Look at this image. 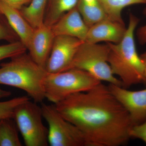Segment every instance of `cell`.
Returning <instances> with one entry per match:
<instances>
[{
    "label": "cell",
    "instance_id": "cell-1",
    "mask_svg": "<svg viewBox=\"0 0 146 146\" xmlns=\"http://www.w3.org/2000/svg\"><path fill=\"white\" fill-rule=\"evenodd\" d=\"M60 115L83 134L85 146H119L130 138V116L100 82L86 92L70 95L55 104Z\"/></svg>",
    "mask_w": 146,
    "mask_h": 146
},
{
    "label": "cell",
    "instance_id": "cell-2",
    "mask_svg": "<svg viewBox=\"0 0 146 146\" xmlns=\"http://www.w3.org/2000/svg\"><path fill=\"white\" fill-rule=\"evenodd\" d=\"M140 19L129 14V23L122 40L117 44L107 42L109 48L108 63L113 74L119 76L123 88L133 84H146V66L136 50L134 31Z\"/></svg>",
    "mask_w": 146,
    "mask_h": 146
},
{
    "label": "cell",
    "instance_id": "cell-3",
    "mask_svg": "<svg viewBox=\"0 0 146 146\" xmlns=\"http://www.w3.org/2000/svg\"><path fill=\"white\" fill-rule=\"evenodd\" d=\"M0 65V84L16 87L26 92L36 103L46 99L44 82L47 72L25 53Z\"/></svg>",
    "mask_w": 146,
    "mask_h": 146
},
{
    "label": "cell",
    "instance_id": "cell-4",
    "mask_svg": "<svg viewBox=\"0 0 146 146\" xmlns=\"http://www.w3.org/2000/svg\"><path fill=\"white\" fill-rule=\"evenodd\" d=\"M100 82L88 72L77 68L47 73L44 82L45 97L55 104L72 94L89 91Z\"/></svg>",
    "mask_w": 146,
    "mask_h": 146
},
{
    "label": "cell",
    "instance_id": "cell-5",
    "mask_svg": "<svg viewBox=\"0 0 146 146\" xmlns=\"http://www.w3.org/2000/svg\"><path fill=\"white\" fill-rule=\"evenodd\" d=\"M109 51L107 43L103 45L84 42L76 53L71 69L86 71L100 81L122 86L121 81L114 76L108 63Z\"/></svg>",
    "mask_w": 146,
    "mask_h": 146
},
{
    "label": "cell",
    "instance_id": "cell-6",
    "mask_svg": "<svg viewBox=\"0 0 146 146\" xmlns=\"http://www.w3.org/2000/svg\"><path fill=\"white\" fill-rule=\"evenodd\" d=\"M42 118L41 106L30 100L15 109L13 119L26 146L48 145V130L44 125Z\"/></svg>",
    "mask_w": 146,
    "mask_h": 146
},
{
    "label": "cell",
    "instance_id": "cell-7",
    "mask_svg": "<svg viewBox=\"0 0 146 146\" xmlns=\"http://www.w3.org/2000/svg\"><path fill=\"white\" fill-rule=\"evenodd\" d=\"M42 116L48 125V141L51 146H85L83 134L65 119L54 104L41 103Z\"/></svg>",
    "mask_w": 146,
    "mask_h": 146
},
{
    "label": "cell",
    "instance_id": "cell-8",
    "mask_svg": "<svg viewBox=\"0 0 146 146\" xmlns=\"http://www.w3.org/2000/svg\"><path fill=\"white\" fill-rule=\"evenodd\" d=\"M83 42L72 36H55L50 54L46 65L47 72H61L70 69L76 53Z\"/></svg>",
    "mask_w": 146,
    "mask_h": 146
},
{
    "label": "cell",
    "instance_id": "cell-9",
    "mask_svg": "<svg viewBox=\"0 0 146 146\" xmlns=\"http://www.w3.org/2000/svg\"><path fill=\"white\" fill-rule=\"evenodd\" d=\"M113 96L129 114L133 126L146 120V89L131 91L121 86L110 84L108 86Z\"/></svg>",
    "mask_w": 146,
    "mask_h": 146
},
{
    "label": "cell",
    "instance_id": "cell-10",
    "mask_svg": "<svg viewBox=\"0 0 146 146\" xmlns=\"http://www.w3.org/2000/svg\"><path fill=\"white\" fill-rule=\"evenodd\" d=\"M55 36L51 27L44 24L34 29L27 48L32 59L45 69Z\"/></svg>",
    "mask_w": 146,
    "mask_h": 146
},
{
    "label": "cell",
    "instance_id": "cell-11",
    "mask_svg": "<svg viewBox=\"0 0 146 146\" xmlns=\"http://www.w3.org/2000/svg\"><path fill=\"white\" fill-rule=\"evenodd\" d=\"M126 30L124 23L106 17L89 28L84 42L94 44L101 42L117 44L122 40Z\"/></svg>",
    "mask_w": 146,
    "mask_h": 146
},
{
    "label": "cell",
    "instance_id": "cell-12",
    "mask_svg": "<svg viewBox=\"0 0 146 146\" xmlns=\"http://www.w3.org/2000/svg\"><path fill=\"white\" fill-rule=\"evenodd\" d=\"M51 27L55 36H72L83 42L89 29L77 6L65 13Z\"/></svg>",
    "mask_w": 146,
    "mask_h": 146
},
{
    "label": "cell",
    "instance_id": "cell-13",
    "mask_svg": "<svg viewBox=\"0 0 146 146\" xmlns=\"http://www.w3.org/2000/svg\"><path fill=\"white\" fill-rule=\"evenodd\" d=\"M0 13L5 17L19 39L27 49L34 29L29 23L19 9L0 1Z\"/></svg>",
    "mask_w": 146,
    "mask_h": 146
},
{
    "label": "cell",
    "instance_id": "cell-14",
    "mask_svg": "<svg viewBox=\"0 0 146 146\" xmlns=\"http://www.w3.org/2000/svg\"><path fill=\"white\" fill-rule=\"evenodd\" d=\"M78 1L79 0H48L44 24L52 27L65 13L76 7Z\"/></svg>",
    "mask_w": 146,
    "mask_h": 146
},
{
    "label": "cell",
    "instance_id": "cell-15",
    "mask_svg": "<svg viewBox=\"0 0 146 146\" xmlns=\"http://www.w3.org/2000/svg\"><path fill=\"white\" fill-rule=\"evenodd\" d=\"M77 7L89 28L107 17L98 0H79Z\"/></svg>",
    "mask_w": 146,
    "mask_h": 146
},
{
    "label": "cell",
    "instance_id": "cell-16",
    "mask_svg": "<svg viewBox=\"0 0 146 146\" xmlns=\"http://www.w3.org/2000/svg\"><path fill=\"white\" fill-rule=\"evenodd\" d=\"M108 18L121 23L123 9L129 6L146 4V0H98Z\"/></svg>",
    "mask_w": 146,
    "mask_h": 146
},
{
    "label": "cell",
    "instance_id": "cell-17",
    "mask_svg": "<svg viewBox=\"0 0 146 146\" xmlns=\"http://www.w3.org/2000/svg\"><path fill=\"white\" fill-rule=\"evenodd\" d=\"M48 1L31 0L28 6H24L20 10L25 19L34 29L44 24Z\"/></svg>",
    "mask_w": 146,
    "mask_h": 146
},
{
    "label": "cell",
    "instance_id": "cell-18",
    "mask_svg": "<svg viewBox=\"0 0 146 146\" xmlns=\"http://www.w3.org/2000/svg\"><path fill=\"white\" fill-rule=\"evenodd\" d=\"M12 118L0 120V146H22L18 129Z\"/></svg>",
    "mask_w": 146,
    "mask_h": 146
},
{
    "label": "cell",
    "instance_id": "cell-19",
    "mask_svg": "<svg viewBox=\"0 0 146 146\" xmlns=\"http://www.w3.org/2000/svg\"><path fill=\"white\" fill-rule=\"evenodd\" d=\"M27 96L17 97L12 99L0 102V120L6 118L13 119L14 111L21 104L29 100Z\"/></svg>",
    "mask_w": 146,
    "mask_h": 146
},
{
    "label": "cell",
    "instance_id": "cell-20",
    "mask_svg": "<svg viewBox=\"0 0 146 146\" xmlns=\"http://www.w3.org/2000/svg\"><path fill=\"white\" fill-rule=\"evenodd\" d=\"M27 50V47L20 40L0 46V60L23 54Z\"/></svg>",
    "mask_w": 146,
    "mask_h": 146
},
{
    "label": "cell",
    "instance_id": "cell-21",
    "mask_svg": "<svg viewBox=\"0 0 146 146\" xmlns=\"http://www.w3.org/2000/svg\"><path fill=\"white\" fill-rule=\"evenodd\" d=\"M1 40H5L11 43L19 41L20 39L5 17L0 13V41Z\"/></svg>",
    "mask_w": 146,
    "mask_h": 146
},
{
    "label": "cell",
    "instance_id": "cell-22",
    "mask_svg": "<svg viewBox=\"0 0 146 146\" xmlns=\"http://www.w3.org/2000/svg\"><path fill=\"white\" fill-rule=\"evenodd\" d=\"M130 138H138L146 144V120L140 124L133 126L129 132Z\"/></svg>",
    "mask_w": 146,
    "mask_h": 146
},
{
    "label": "cell",
    "instance_id": "cell-23",
    "mask_svg": "<svg viewBox=\"0 0 146 146\" xmlns=\"http://www.w3.org/2000/svg\"><path fill=\"white\" fill-rule=\"evenodd\" d=\"M6 4L21 10L27 4L30 3L31 0H0Z\"/></svg>",
    "mask_w": 146,
    "mask_h": 146
},
{
    "label": "cell",
    "instance_id": "cell-24",
    "mask_svg": "<svg viewBox=\"0 0 146 146\" xmlns=\"http://www.w3.org/2000/svg\"><path fill=\"white\" fill-rule=\"evenodd\" d=\"M143 13L146 15V7L144 9ZM136 35L138 42L141 44L144 45L146 44V25L138 29Z\"/></svg>",
    "mask_w": 146,
    "mask_h": 146
},
{
    "label": "cell",
    "instance_id": "cell-25",
    "mask_svg": "<svg viewBox=\"0 0 146 146\" xmlns=\"http://www.w3.org/2000/svg\"><path fill=\"white\" fill-rule=\"evenodd\" d=\"M11 95L10 91H5L0 88V99L9 97Z\"/></svg>",
    "mask_w": 146,
    "mask_h": 146
},
{
    "label": "cell",
    "instance_id": "cell-26",
    "mask_svg": "<svg viewBox=\"0 0 146 146\" xmlns=\"http://www.w3.org/2000/svg\"><path fill=\"white\" fill-rule=\"evenodd\" d=\"M140 56L141 60L146 66V52L142 54Z\"/></svg>",
    "mask_w": 146,
    "mask_h": 146
},
{
    "label": "cell",
    "instance_id": "cell-27",
    "mask_svg": "<svg viewBox=\"0 0 146 146\" xmlns=\"http://www.w3.org/2000/svg\"><path fill=\"white\" fill-rule=\"evenodd\" d=\"M145 77L146 78V68L145 69Z\"/></svg>",
    "mask_w": 146,
    "mask_h": 146
}]
</instances>
